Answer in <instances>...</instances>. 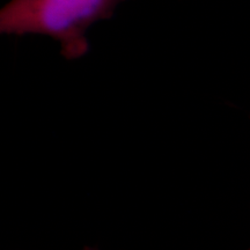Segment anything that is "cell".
Listing matches in <instances>:
<instances>
[{
  "mask_svg": "<svg viewBox=\"0 0 250 250\" xmlns=\"http://www.w3.org/2000/svg\"><path fill=\"white\" fill-rule=\"evenodd\" d=\"M123 0H11L0 8V35L40 34L61 44L62 55L77 59L89 50L87 31L109 19Z\"/></svg>",
  "mask_w": 250,
  "mask_h": 250,
  "instance_id": "6da1fadb",
  "label": "cell"
},
{
  "mask_svg": "<svg viewBox=\"0 0 250 250\" xmlns=\"http://www.w3.org/2000/svg\"><path fill=\"white\" fill-rule=\"evenodd\" d=\"M83 250H98L96 248H93V247H85Z\"/></svg>",
  "mask_w": 250,
  "mask_h": 250,
  "instance_id": "7a4b0ae2",
  "label": "cell"
}]
</instances>
